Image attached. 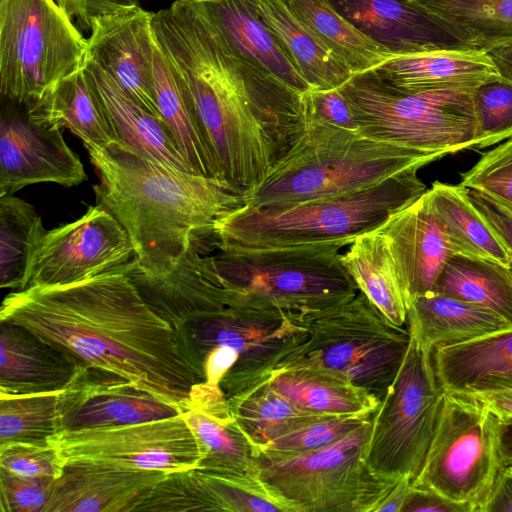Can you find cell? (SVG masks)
<instances>
[{"instance_id":"1","label":"cell","mask_w":512,"mask_h":512,"mask_svg":"<svg viewBox=\"0 0 512 512\" xmlns=\"http://www.w3.org/2000/svg\"><path fill=\"white\" fill-rule=\"evenodd\" d=\"M0 322L33 332L76 369L125 378L180 410L205 381L180 332L143 300L121 270L10 292L1 304Z\"/></svg>"},{"instance_id":"2","label":"cell","mask_w":512,"mask_h":512,"mask_svg":"<svg viewBox=\"0 0 512 512\" xmlns=\"http://www.w3.org/2000/svg\"><path fill=\"white\" fill-rule=\"evenodd\" d=\"M152 29L192 96L223 181L245 202L303 134V94L249 86L214 30L180 0L153 13Z\"/></svg>"},{"instance_id":"3","label":"cell","mask_w":512,"mask_h":512,"mask_svg":"<svg viewBox=\"0 0 512 512\" xmlns=\"http://www.w3.org/2000/svg\"><path fill=\"white\" fill-rule=\"evenodd\" d=\"M85 148L99 177L97 204L125 228L134 261L148 273L172 270L221 216L244 204L222 181L173 170L121 143Z\"/></svg>"},{"instance_id":"4","label":"cell","mask_w":512,"mask_h":512,"mask_svg":"<svg viewBox=\"0 0 512 512\" xmlns=\"http://www.w3.org/2000/svg\"><path fill=\"white\" fill-rule=\"evenodd\" d=\"M446 156L377 140L359 131L312 124L245 201L291 206L356 192Z\"/></svg>"},{"instance_id":"5","label":"cell","mask_w":512,"mask_h":512,"mask_svg":"<svg viewBox=\"0 0 512 512\" xmlns=\"http://www.w3.org/2000/svg\"><path fill=\"white\" fill-rule=\"evenodd\" d=\"M408 170L371 187L291 206L243 204L221 216L212 230L218 249L267 248L347 241L375 231L419 198L426 185Z\"/></svg>"},{"instance_id":"6","label":"cell","mask_w":512,"mask_h":512,"mask_svg":"<svg viewBox=\"0 0 512 512\" xmlns=\"http://www.w3.org/2000/svg\"><path fill=\"white\" fill-rule=\"evenodd\" d=\"M347 245V241H336L218 249L210 260L233 304L247 301L309 317L359 292L339 253Z\"/></svg>"},{"instance_id":"7","label":"cell","mask_w":512,"mask_h":512,"mask_svg":"<svg viewBox=\"0 0 512 512\" xmlns=\"http://www.w3.org/2000/svg\"><path fill=\"white\" fill-rule=\"evenodd\" d=\"M475 88L407 91L385 83L370 70L353 75L340 90L362 134L448 155L478 145Z\"/></svg>"},{"instance_id":"8","label":"cell","mask_w":512,"mask_h":512,"mask_svg":"<svg viewBox=\"0 0 512 512\" xmlns=\"http://www.w3.org/2000/svg\"><path fill=\"white\" fill-rule=\"evenodd\" d=\"M307 337L274 368L333 373L381 400L407 352L408 327L390 322L359 290L352 299L307 317Z\"/></svg>"},{"instance_id":"9","label":"cell","mask_w":512,"mask_h":512,"mask_svg":"<svg viewBox=\"0 0 512 512\" xmlns=\"http://www.w3.org/2000/svg\"><path fill=\"white\" fill-rule=\"evenodd\" d=\"M370 424L312 451H261L256 474L287 512H375L398 481L377 477L363 460Z\"/></svg>"},{"instance_id":"10","label":"cell","mask_w":512,"mask_h":512,"mask_svg":"<svg viewBox=\"0 0 512 512\" xmlns=\"http://www.w3.org/2000/svg\"><path fill=\"white\" fill-rule=\"evenodd\" d=\"M403 362L371 418L363 460L379 478L413 481L420 473L440 416L444 391L433 349L412 332Z\"/></svg>"},{"instance_id":"11","label":"cell","mask_w":512,"mask_h":512,"mask_svg":"<svg viewBox=\"0 0 512 512\" xmlns=\"http://www.w3.org/2000/svg\"><path fill=\"white\" fill-rule=\"evenodd\" d=\"M86 48L87 39L55 0H1V98L37 102L82 67Z\"/></svg>"},{"instance_id":"12","label":"cell","mask_w":512,"mask_h":512,"mask_svg":"<svg viewBox=\"0 0 512 512\" xmlns=\"http://www.w3.org/2000/svg\"><path fill=\"white\" fill-rule=\"evenodd\" d=\"M505 467L498 417L468 395L444 392L434 436L412 486L480 512Z\"/></svg>"},{"instance_id":"13","label":"cell","mask_w":512,"mask_h":512,"mask_svg":"<svg viewBox=\"0 0 512 512\" xmlns=\"http://www.w3.org/2000/svg\"><path fill=\"white\" fill-rule=\"evenodd\" d=\"M178 331L190 355L202 369V357L213 348L227 347L236 354V363L220 381L227 399L264 381L307 337L308 323L307 317L302 315L240 301L191 321Z\"/></svg>"},{"instance_id":"14","label":"cell","mask_w":512,"mask_h":512,"mask_svg":"<svg viewBox=\"0 0 512 512\" xmlns=\"http://www.w3.org/2000/svg\"><path fill=\"white\" fill-rule=\"evenodd\" d=\"M48 441L64 464L97 462L166 473L195 469L196 437L181 414L129 425L62 430Z\"/></svg>"},{"instance_id":"15","label":"cell","mask_w":512,"mask_h":512,"mask_svg":"<svg viewBox=\"0 0 512 512\" xmlns=\"http://www.w3.org/2000/svg\"><path fill=\"white\" fill-rule=\"evenodd\" d=\"M134 257L125 228L96 204L79 219L45 232L33 253L22 289L70 284L121 270Z\"/></svg>"},{"instance_id":"16","label":"cell","mask_w":512,"mask_h":512,"mask_svg":"<svg viewBox=\"0 0 512 512\" xmlns=\"http://www.w3.org/2000/svg\"><path fill=\"white\" fill-rule=\"evenodd\" d=\"M85 179L83 164L60 128L35 118L29 104L2 98L0 197L31 184L72 187Z\"/></svg>"},{"instance_id":"17","label":"cell","mask_w":512,"mask_h":512,"mask_svg":"<svg viewBox=\"0 0 512 512\" xmlns=\"http://www.w3.org/2000/svg\"><path fill=\"white\" fill-rule=\"evenodd\" d=\"M217 34L249 86L313 88L260 16L257 0H181Z\"/></svg>"},{"instance_id":"18","label":"cell","mask_w":512,"mask_h":512,"mask_svg":"<svg viewBox=\"0 0 512 512\" xmlns=\"http://www.w3.org/2000/svg\"><path fill=\"white\" fill-rule=\"evenodd\" d=\"M153 12L140 6L96 18L85 59L105 70L135 101L161 119L154 83Z\"/></svg>"},{"instance_id":"19","label":"cell","mask_w":512,"mask_h":512,"mask_svg":"<svg viewBox=\"0 0 512 512\" xmlns=\"http://www.w3.org/2000/svg\"><path fill=\"white\" fill-rule=\"evenodd\" d=\"M199 243L194 241L168 272L148 273L134 259L121 269L143 300L176 330L222 311L234 301L210 256H202Z\"/></svg>"},{"instance_id":"20","label":"cell","mask_w":512,"mask_h":512,"mask_svg":"<svg viewBox=\"0 0 512 512\" xmlns=\"http://www.w3.org/2000/svg\"><path fill=\"white\" fill-rule=\"evenodd\" d=\"M59 410L62 430L129 425L181 413L125 378L94 369H76L60 393Z\"/></svg>"},{"instance_id":"21","label":"cell","mask_w":512,"mask_h":512,"mask_svg":"<svg viewBox=\"0 0 512 512\" xmlns=\"http://www.w3.org/2000/svg\"><path fill=\"white\" fill-rule=\"evenodd\" d=\"M378 230L387 239L406 307L433 290L454 254L429 203L426 191L392 214Z\"/></svg>"},{"instance_id":"22","label":"cell","mask_w":512,"mask_h":512,"mask_svg":"<svg viewBox=\"0 0 512 512\" xmlns=\"http://www.w3.org/2000/svg\"><path fill=\"white\" fill-rule=\"evenodd\" d=\"M166 475L97 462L66 463L44 512H138Z\"/></svg>"},{"instance_id":"23","label":"cell","mask_w":512,"mask_h":512,"mask_svg":"<svg viewBox=\"0 0 512 512\" xmlns=\"http://www.w3.org/2000/svg\"><path fill=\"white\" fill-rule=\"evenodd\" d=\"M356 29L393 56L474 50L407 0H329Z\"/></svg>"},{"instance_id":"24","label":"cell","mask_w":512,"mask_h":512,"mask_svg":"<svg viewBox=\"0 0 512 512\" xmlns=\"http://www.w3.org/2000/svg\"><path fill=\"white\" fill-rule=\"evenodd\" d=\"M82 66L114 142L173 170L193 173L163 120L129 96L96 63L84 58Z\"/></svg>"},{"instance_id":"25","label":"cell","mask_w":512,"mask_h":512,"mask_svg":"<svg viewBox=\"0 0 512 512\" xmlns=\"http://www.w3.org/2000/svg\"><path fill=\"white\" fill-rule=\"evenodd\" d=\"M438 383L447 393L512 389V327L474 340L433 348Z\"/></svg>"},{"instance_id":"26","label":"cell","mask_w":512,"mask_h":512,"mask_svg":"<svg viewBox=\"0 0 512 512\" xmlns=\"http://www.w3.org/2000/svg\"><path fill=\"white\" fill-rule=\"evenodd\" d=\"M407 91L477 87L500 77L490 55L479 50H443L393 56L371 70Z\"/></svg>"},{"instance_id":"27","label":"cell","mask_w":512,"mask_h":512,"mask_svg":"<svg viewBox=\"0 0 512 512\" xmlns=\"http://www.w3.org/2000/svg\"><path fill=\"white\" fill-rule=\"evenodd\" d=\"M0 394L64 389L76 367L63 353L28 329L0 322Z\"/></svg>"},{"instance_id":"28","label":"cell","mask_w":512,"mask_h":512,"mask_svg":"<svg viewBox=\"0 0 512 512\" xmlns=\"http://www.w3.org/2000/svg\"><path fill=\"white\" fill-rule=\"evenodd\" d=\"M154 83L160 116L193 173L224 182L203 131L192 96L183 79L156 42Z\"/></svg>"},{"instance_id":"29","label":"cell","mask_w":512,"mask_h":512,"mask_svg":"<svg viewBox=\"0 0 512 512\" xmlns=\"http://www.w3.org/2000/svg\"><path fill=\"white\" fill-rule=\"evenodd\" d=\"M407 327L433 349L468 342L512 325L490 309L430 291L408 306Z\"/></svg>"},{"instance_id":"30","label":"cell","mask_w":512,"mask_h":512,"mask_svg":"<svg viewBox=\"0 0 512 512\" xmlns=\"http://www.w3.org/2000/svg\"><path fill=\"white\" fill-rule=\"evenodd\" d=\"M181 416L194 433L201 459L195 469L222 473H253V447L234 420L227 399L191 397Z\"/></svg>"},{"instance_id":"31","label":"cell","mask_w":512,"mask_h":512,"mask_svg":"<svg viewBox=\"0 0 512 512\" xmlns=\"http://www.w3.org/2000/svg\"><path fill=\"white\" fill-rule=\"evenodd\" d=\"M257 5L261 18L313 89L340 88L354 75L283 0H257Z\"/></svg>"},{"instance_id":"32","label":"cell","mask_w":512,"mask_h":512,"mask_svg":"<svg viewBox=\"0 0 512 512\" xmlns=\"http://www.w3.org/2000/svg\"><path fill=\"white\" fill-rule=\"evenodd\" d=\"M264 381L299 408L316 415H371L380 402L347 379L312 368L275 369Z\"/></svg>"},{"instance_id":"33","label":"cell","mask_w":512,"mask_h":512,"mask_svg":"<svg viewBox=\"0 0 512 512\" xmlns=\"http://www.w3.org/2000/svg\"><path fill=\"white\" fill-rule=\"evenodd\" d=\"M426 193L454 254L511 266L507 249L471 202L467 188L435 181Z\"/></svg>"},{"instance_id":"34","label":"cell","mask_w":512,"mask_h":512,"mask_svg":"<svg viewBox=\"0 0 512 512\" xmlns=\"http://www.w3.org/2000/svg\"><path fill=\"white\" fill-rule=\"evenodd\" d=\"M341 259L359 290L384 316L407 327V307L385 236L378 229L358 236Z\"/></svg>"},{"instance_id":"35","label":"cell","mask_w":512,"mask_h":512,"mask_svg":"<svg viewBox=\"0 0 512 512\" xmlns=\"http://www.w3.org/2000/svg\"><path fill=\"white\" fill-rule=\"evenodd\" d=\"M29 107L35 118L68 129L84 146H105L114 142L83 66L56 83Z\"/></svg>"},{"instance_id":"36","label":"cell","mask_w":512,"mask_h":512,"mask_svg":"<svg viewBox=\"0 0 512 512\" xmlns=\"http://www.w3.org/2000/svg\"><path fill=\"white\" fill-rule=\"evenodd\" d=\"M472 49L489 53L512 43V0H407Z\"/></svg>"},{"instance_id":"37","label":"cell","mask_w":512,"mask_h":512,"mask_svg":"<svg viewBox=\"0 0 512 512\" xmlns=\"http://www.w3.org/2000/svg\"><path fill=\"white\" fill-rule=\"evenodd\" d=\"M227 403L255 454L287 432L323 416L299 408L266 381L228 397Z\"/></svg>"},{"instance_id":"38","label":"cell","mask_w":512,"mask_h":512,"mask_svg":"<svg viewBox=\"0 0 512 512\" xmlns=\"http://www.w3.org/2000/svg\"><path fill=\"white\" fill-rule=\"evenodd\" d=\"M432 291L490 309L512 325L511 266L453 254Z\"/></svg>"},{"instance_id":"39","label":"cell","mask_w":512,"mask_h":512,"mask_svg":"<svg viewBox=\"0 0 512 512\" xmlns=\"http://www.w3.org/2000/svg\"><path fill=\"white\" fill-rule=\"evenodd\" d=\"M355 75L370 71L393 55L362 34L329 0H283Z\"/></svg>"},{"instance_id":"40","label":"cell","mask_w":512,"mask_h":512,"mask_svg":"<svg viewBox=\"0 0 512 512\" xmlns=\"http://www.w3.org/2000/svg\"><path fill=\"white\" fill-rule=\"evenodd\" d=\"M47 230L35 208L13 195L0 197V286L24 287L33 253Z\"/></svg>"},{"instance_id":"41","label":"cell","mask_w":512,"mask_h":512,"mask_svg":"<svg viewBox=\"0 0 512 512\" xmlns=\"http://www.w3.org/2000/svg\"><path fill=\"white\" fill-rule=\"evenodd\" d=\"M61 391L0 394V444L47 441L60 432Z\"/></svg>"},{"instance_id":"42","label":"cell","mask_w":512,"mask_h":512,"mask_svg":"<svg viewBox=\"0 0 512 512\" xmlns=\"http://www.w3.org/2000/svg\"><path fill=\"white\" fill-rule=\"evenodd\" d=\"M198 471L206 482L216 511L287 512L284 506L269 494L256 472Z\"/></svg>"},{"instance_id":"43","label":"cell","mask_w":512,"mask_h":512,"mask_svg":"<svg viewBox=\"0 0 512 512\" xmlns=\"http://www.w3.org/2000/svg\"><path fill=\"white\" fill-rule=\"evenodd\" d=\"M477 148H485L512 137V82L498 77L474 89Z\"/></svg>"},{"instance_id":"44","label":"cell","mask_w":512,"mask_h":512,"mask_svg":"<svg viewBox=\"0 0 512 512\" xmlns=\"http://www.w3.org/2000/svg\"><path fill=\"white\" fill-rule=\"evenodd\" d=\"M138 511H216L206 482L197 469L167 473Z\"/></svg>"},{"instance_id":"45","label":"cell","mask_w":512,"mask_h":512,"mask_svg":"<svg viewBox=\"0 0 512 512\" xmlns=\"http://www.w3.org/2000/svg\"><path fill=\"white\" fill-rule=\"evenodd\" d=\"M372 415L318 416L275 439L265 450L286 453L316 450L363 426Z\"/></svg>"},{"instance_id":"46","label":"cell","mask_w":512,"mask_h":512,"mask_svg":"<svg viewBox=\"0 0 512 512\" xmlns=\"http://www.w3.org/2000/svg\"><path fill=\"white\" fill-rule=\"evenodd\" d=\"M459 184L484 193L512 210V137L484 152L461 174Z\"/></svg>"},{"instance_id":"47","label":"cell","mask_w":512,"mask_h":512,"mask_svg":"<svg viewBox=\"0 0 512 512\" xmlns=\"http://www.w3.org/2000/svg\"><path fill=\"white\" fill-rule=\"evenodd\" d=\"M58 450L47 440L0 444V470L22 477L58 479L64 470Z\"/></svg>"},{"instance_id":"48","label":"cell","mask_w":512,"mask_h":512,"mask_svg":"<svg viewBox=\"0 0 512 512\" xmlns=\"http://www.w3.org/2000/svg\"><path fill=\"white\" fill-rule=\"evenodd\" d=\"M56 479L30 478L0 470L2 512H44Z\"/></svg>"},{"instance_id":"49","label":"cell","mask_w":512,"mask_h":512,"mask_svg":"<svg viewBox=\"0 0 512 512\" xmlns=\"http://www.w3.org/2000/svg\"><path fill=\"white\" fill-rule=\"evenodd\" d=\"M303 112L306 126L317 124L358 131L351 106L340 88L307 91L303 94Z\"/></svg>"},{"instance_id":"50","label":"cell","mask_w":512,"mask_h":512,"mask_svg":"<svg viewBox=\"0 0 512 512\" xmlns=\"http://www.w3.org/2000/svg\"><path fill=\"white\" fill-rule=\"evenodd\" d=\"M78 28L90 30L94 19L138 7L139 0H55Z\"/></svg>"},{"instance_id":"51","label":"cell","mask_w":512,"mask_h":512,"mask_svg":"<svg viewBox=\"0 0 512 512\" xmlns=\"http://www.w3.org/2000/svg\"><path fill=\"white\" fill-rule=\"evenodd\" d=\"M471 202L503 243L512 267V210L490 196L468 189Z\"/></svg>"},{"instance_id":"52","label":"cell","mask_w":512,"mask_h":512,"mask_svg":"<svg viewBox=\"0 0 512 512\" xmlns=\"http://www.w3.org/2000/svg\"><path fill=\"white\" fill-rule=\"evenodd\" d=\"M473 512L467 504L454 502L445 496L423 488H411L401 512Z\"/></svg>"},{"instance_id":"53","label":"cell","mask_w":512,"mask_h":512,"mask_svg":"<svg viewBox=\"0 0 512 512\" xmlns=\"http://www.w3.org/2000/svg\"><path fill=\"white\" fill-rule=\"evenodd\" d=\"M480 512H512V466H506Z\"/></svg>"},{"instance_id":"54","label":"cell","mask_w":512,"mask_h":512,"mask_svg":"<svg viewBox=\"0 0 512 512\" xmlns=\"http://www.w3.org/2000/svg\"><path fill=\"white\" fill-rule=\"evenodd\" d=\"M464 395L482 403L498 418H512V389Z\"/></svg>"},{"instance_id":"55","label":"cell","mask_w":512,"mask_h":512,"mask_svg":"<svg viewBox=\"0 0 512 512\" xmlns=\"http://www.w3.org/2000/svg\"><path fill=\"white\" fill-rule=\"evenodd\" d=\"M411 488L412 480L409 477L402 478L379 503L375 512H401Z\"/></svg>"},{"instance_id":"56","label":"cell","mask_w":512,"mask_h":512,"mask_svg":"<svg viewBox=\"0 0 512 512\" xmlns=\"http://www.w3.org/2000/svg\"><path fill=\"white\" fill-rule=\"evenodd\" d=\"M498 443L506 466H512V418H498Z\"/></svg>"},{"instance_id":"57","label":"cell","mask_w":512,"mask_h":512,"mask_svg":"<svg viewBox=\"0 0 512 512\" xmlns=\"http://www.w3.org/2000/svg\"><path fill=\"white\" fill-rule=\"evenodd\" d=\"M501 77L512 82V43L488 53Z\"/></svg>"},{"instance_id":"58","label":"cell","mask_w":512,"mask_h":512,"mask_svg":"<svg viewBox=\"0 0 512 512\" xmlns=\"http://www.w3.org/2000/svg\"><path fill=\"white\" fill-rule=\"evenodd\" d=\"M1 1V0H0Z\"/></svg>"}]
</instances>
